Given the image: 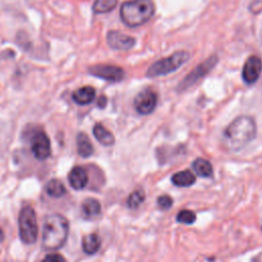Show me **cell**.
Returning <instances> with one entry per match:
<instances>
[{
  "instance_id": "5b68a950",
  "label": "cell",
  "mask_w": 262,
  "mask_h": 262,
  "mask_svg": "<svg viewBox=\"0 0 262 262\" xmlns=\"http://www.w3.org/2000/svg\"><path fill=\"white\" fill-rule=\"evenodd\" d=\"M189 59V53L186 51H178L172 55L159 59L154 62L147 70L146 76L155 78L159 76H165L178 70Z\"/></svg>"
},
{
  "instance_id": "484cf974",
  "label": "cell",
  "mask_w": 262,
  "mask_h": 262,
  "mask_svg": "<svg viewBox=\"0 0 262 262\" xmlns=\"http://www.w3.org/2000/svg\"><path fill=\"white\" fill-rule=\"evenodd\" d=\"M105 104H106V98H105V96L102 95L98 98V106L100 108H103L105 106Z\"/></svg>"
},
{
  "instance_id": "277c9868",
  "label": "cell",
  "mask_w": 262,
  "mask_h": 262,
  "mask_svg": "<svg viewBox=\"0 0 262 262\" xmlns=\"http://www.w3.org/2000/svg\"><path fill=\"white\" fill-rule=\"evenodd\" d=\"M18 234L26 245L35 244L38 238V223L35 210L31 206L21 208L18 214Z\"/></svg>"
},
{
  "instance_id": "30bf717a",
  "label": "cell",
  "mask_w": 262,
  "mask_h": 262,
  "mask_svg": "<svg viewBox=\"0 0 262 262\" xmlns=\"http://www.w3.org/2000/svg\"><path fill=\"white\" fill-rule=\"evenodd\" d=\"M261 72H262L261 59L256 55H252L246 60L244 64L243 72H242L243 80L247 84H254L258 80Z\"/></svg>"
},
{
  "instance_id": "7a4b0ae2",
  "label": "cell",
  "mask_w": 262,
  "mask_h": 262,
  "mask_svg": "<svg viewBox=\"0 0 262 262\" xmlns=\"http://www.w3.org/2000/svg\"><path fill=\"white\" fill-rule=\"evenodd\" d=\"M70 225L68 219L60 214L45 217L42 226V246L45 250H58L67 242Z\"/></svg>"
},
{
  "instance_id": "3957f363",
  "label": "cell",
  "mask_w": 262,
  "mask_h": 262,
  "mask_svg": "<svg viewBox=\"0 0 262 262\" xmlns=\"http://www.w3.org/2000/svg\"><path fill=\"white\" fill-rule=\"evenodd\" d=\"M152 0H128L125 1L120 9L122 21L130 28L145 24L155 13Z\"/></svg>"
},
{
  "instance_id": "7402d4cb",
  "label": "cell",
  "mask_w": 262,
  "mask_h": 262,
  "mask_svg": "<svg viewBox=\"0 0 262 262\" xmlns=\"http://www.w3.org/2000/svg\"><path fill=\"white\" fill-rule=\"evenodd\" d=\"M144 201V192L141 189L134 190L132 193L129 194L127 200V206L131 209H135Z\"/></svg>"
},
{
  "instance_id": "2e32d148",
  "label": "cell",
  "mask_w": 262,
  "mask_h": 262,
  "mask_svg": "<svg viewBox=\"0 0 262 262\" xmlns=\"http://www.w3.org/2000/svg\"><path fill=\"white\" fill-rule=\"evenodd\" d=\"M100 245L101 239L96 233L87 234L82 239V249L83 252L87 255H94L99 250Z\"/></svg>"
},
{
  "instance_id": "cb8c5ba5",
  "label": "cell",
  "mask_w": 262,
  "mask_h": 262,
  "mask_svg": "<svg viewBox=\"0 0 262 262\" xmlns=\"http://www.w3.org/2000/svg\"><path fill=\"white\" fill-rule=\"evenodd\" d=\"M157 204L162 210H168L172 207L173 200H172L171 196L164 194V195H161L157 199Z\"/></svg>"
},
{
  "instance_id": "4fadbf2b",
  "label": "cell",
  "mask_w": 262,
  "mask_h": 262,
  "mask_svg": "<svg viewBox=\"0 0 262 262\" xmlns=\"http://www.w3.org/2000/svg\"><path fill=\"white\" fill-rule=\"evenodd\" d=\"M73 100L79 105H86L91 103L95 98V89L91 86H84L76 91L72 95Z\"/></svg>"
},
{
  "instance_id": "9a60e30c",
  "label": "cell",
  "mask_w": 262,
  "mask_h": 262,
  "mask_svg": "<svg viewBox=\"0 0 262 262\" xmlns=\"http://www.w3.org/2000/svg\"><path fill=\"white\" fill-rule=\"evenodd\" d=\"M93 135L98 142L102 145L110 146L115 143V137L111 131H108L103 125L97 123L93 127Z\"/></svg>"
},
{
  "instance_id": "9c48e42d",
  "label": "cell",
  "mask_w": 262,
  "mask_h": 262,
  "mask_svg": "<svg viewBox=\"0 0 262 262\" xmlns=\"http://www.w3.org/2000/svg\"><path fill=\"white\" fill-rule=\"evenodd\" d=\"M157 102L158 95L154 90L149 88L140 91L134 98V106L136 111L141 115H148L152 113Z\"/></svg>"
},
{
  "instance_id": "4316f807",
  "label": "cell",
  "mask_w": 262,
  "mask_h": 262,
  "mask_svg": "<svg viewBox=\"0 0 262 262\" xmlns=\"http://www.w3.org/2000/svg\"><path fill=\"white\" fill-rule=\"evenodd\" d=\"M3 239H4V232H3V230L0 228V243H1Z\"/></svg>"
},
{
  "instance_id": "603a6c76",
  "label": "cell",
  "mask_w": 262,
  "mask_h": 262,
  "mask_svg": "<svg viewBox=\"0 0 262 262\" xmlns=\"http://www.w3.org/2000/svg\"><path fill=\"white\" fill-rule=\"evenodd\" d=\"M195 213L190 210H181L176 216L177 222L183 224H192L195 221Z\"/></svg>"
},
{
  "instance_id": "8fae6325",
  "label": "cell",
  "mask_w": 262,
  "mask_h": 262,
  "mask_svg": "<svg viewBox=\"0 0 262 262\" xmlns=\"http://www.w3.org/2000/svg\"><path fill=\"white\" fill-rule=\"evenodd\" d=\"M108 46L116 50H129L135 44V39L119 31H110L106 35Z\"/></svg>"
},
{
  "instance_id": "6da1fadb",
  "label": "cell",
  "mask_w": 262,
  "mask_h": 262,
  "mask_svg": "<svg viewBox=\"0 0 262 262\" xmlns=\"http://www.w3.org/2000/svg\"><path fill=\"white\" fill-rule=\"evenodd\" d=\"M256 131V123L251 117H238L224 130L222 143L229 150H239L255 137Z\"/></svg>"
},
{
  "instance_id": "8992f818",
  "label": "cell",
  "mask_w": 262,
  "mask_h": 262,
  "mask_svg": "<svg viewBox=\"0 0 262 262\" xmlns=\"http://www.w3.org/2000/svg\"><path fill=\"white\" fill-rule=\"evenodd\" d=\"M217 56L212 55L209 58H207L205 61L196 66L193 71H191L179 84H178V91H184L188 88H190L192 85H194L200 79L205 77L217 63Z\"/></svg>"
},
{
  "instance_id": "5bb4252c",
  "label": "cell",
  "mask_w": 262,
  "mask_h": 262,
  "mask_svg": "<svg viewBox=\"0 0 262 262\" xmlns=\"http://www.w3.org/2000/svg\"><path fill=\"white\" fill-rule=\"evenodd\" d=\"M82 216L84 219H93L101 212L100 203L93 198H87L82 203Z\"/></svg>"
},
{
  "instance_id": "7c38bea8",
  "label": "cell",
  "mask_w": 262,
  "mask_h": 262,
  "mask_svg": "<svg viewBox=\"0 0 262 262\" xmlns=\"http://www.w3.org/2000/svg\"><path fill=\"white\" fill-rule=\"evenodd\" d=\"M68 180L72 188L76 190H81L88 183L87 171L81 166H76L70 171L68 175Z\"/></svg>"
},
{
  "instance_id": "ba28073f",
  "label": "cell",
  "mask_w": 262,
  "mask_h": 262,
  "mask_svg": "<svg viewBox=\"0 0 262 262\" xmlns=\"http://www.w3.org/2000/svg\"><path fill=\"white\" fill-rule=\"evenodd\" d=\"M89 73L99 79L108 82H119L125 78V72L122 68L113 64H95L89 68Z\"/></svg>"
},
{
  "instance_id": "ac0fdd59",
  "label": "cell",
  "mask_w": 262,
  "mask_h": 262,
  "mask_svg": "<svg viewBox=\"0 0 262 262\" xmlns=\"http://www.w3.org/2000/svg\"><path fill=\"white\" fill-rule=\"evenodd\" d=\"M77 150L82 158H88L94 151L93 145L85 133H79L77 135Z\"/></svg>"
},
{
  "instance_id": "ffe728a7",
  "label": "cell",
  "mask_w": 262,
  "mask_h": 262,
  "mask_svg": "<svg viewBox=\"0 0 262 262\" xmlns=\"http://www.w3.org/2000/svg\"><path fill=\"white\" fill-rule=\"evenodd\" d=\"M46 193L51 198H61L66 194L67 189L61 181L58 179H51L45 187Z\"/></svg>"
},
{
  "instance_id": "e0dca14e",
  "label": "cell",
  "mask_w": 262,
  "mask_h": 262,
  "mask_svg": "<svg viewBox=\"0 0 262 262\" xmlns=\"http://www.w3.org/2000/svg\"><path fill=\"white\" fill-rule=\"evenodd\" d=\"M171 181L174 185L179 187H188L195 182V176L189 170H184L173 174Z\"/></svg>"
},
{
  "instance_id": "d4e9b609",
  "label": "cell",
  "mask_w": 262,
  "mask_h": 262,
  "mask_svg": "<svg viewBox=\"0 0 262 262\" xmlns=\"http://www.w3.org/2000/svg\"><path fill=\"white\" fill-rule=\"evenodd\" d=\"M41 262H66V259L60 254L51 253V254L46 255Z\"/></svg>"
},
{
  "instance_id": "d6986e66",
  "label": "cell",
  "mask_w": 262,
  "mask_h": 262,
  "mask_svg": "<svg viewBox=\"0 0 262 262\" xmlns=\"http://www.w3.org/2000/svg\"><path fill=\"white\" fill-rule=\"evenodd\" d=\"M192 169L196 175L204 177V178L210 177L213 174L212 164L205 159L199 158V159L194 160L192 163Z\"/></svg>"
},
{
  "instance_id": "44dd1931",
  "label": "cell",
  "mask_w": 262,
  "mask_h": 262,
  "mask_svg": "<svg viewBox=\"0 0 262 262\" xmlns=\"http://www.w3.org/2000/svg\"><path fill=\"white\" fill-rule=\"evenodd\" d=\"M118 0H95L92 9L95 13L110 12L116 8Z\"/></svg>"
},
{
  "instance_id": "52a82bcc",
  "label": "cell",
  "mask_w": 262,
  "mask_h": 262,
  "mask_svg": "<svg viewBox=\"0 0 262 262\" xmlns=\"http://www.w3.org/2000/svg\"><path fill=\"white\" fill-rule=\"evenodd\" d=\"M31 150L37 160L44 161L51 154L50 140L42 130L36 131L31 138Z\"/></svg>"
}]
</instances>
